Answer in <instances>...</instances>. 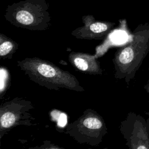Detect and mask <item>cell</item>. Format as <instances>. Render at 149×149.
I'll use <instances>...</instances> for the list:
<instances>
[{"label": "cell", "instance_id": "obj_5", "mask_svg": "<svg viewBox=\"0 0 149 149\" xmlns=\"http://www.w3.org/2000/svg\"><path fill=\"white\" fill-rule=\"evenodd\" d=\"M120 130L125 139L126 145L131 148H148L144 141V126L139 116L130 112L125 120L121 122Z\"/></svg>", "mask_w": 149, "mask_h": 149}, {"label": "cell", "instance_id": "obj_2", "mask_svg": "<svg viewBox=\"0 0 149 149\" xmlns=\"http://www.w3.org/2000/svg\"><path fill=\"white\" fill-rule=\"evenodd\" d=\"M149 51V24L140 26L134 32L132 40L115 52L112 62L114 76L116 79H124L128 84Z\"/></svg>", "mask_w": 149, "mask_h": 149}, {"label": "cell", "instance_id": "obj_8", "mask_svg": "<svg viewBox=\"0 0 149 149\" xmlns=\"http://www.w3.org/2000/svg\"><path fill=\"white\" fill-rule=\"evenodd\" d=\"M19 47V44L3 34H0V57L1 59H12Z\"/></svg>", "mask_w": 149, "mask_h": 149}, {"label": "cell", "instance_id": "obj_3", "mask_svg": "<svg viewBox=\"0 0 149 149\" xmlns=\"http://www.w3.org/2000/svg\"><path fill=\"white\" fill-rule=\"evenodd\" d=\"M65 133L79 144L98 146L108 133L102 116L96 111L88 108L75 120L67 124Z\"/></svg>", "mask_w": 149, "mask_h": 149}, {"label": "cell", "instance_id": "obj_6", "mask_svg": "<svg viewBox=\"0 0 149 149\" xmlns=\"http://www.w3.org/2000/svg\"><path fill=\"white\" fill-rule=\"evenodd\" d=\"M68 61L74 69L83 73L102 75L103 70L101 68L98 57L95 55L72 51L68 56Z\"/></svg>", "mask_w": 149, "mask_h": 149}, {"label": "cell", "instance_id": "obj_9", "mask_svg": "<svg viewBox=\"0 0 149 149\" xmlns=\"http://www.w3.org/2000/svg\"><path fill=\"white\" fill-rule=\"evenodd\" d=\"M44 144H42V146H41L40 147H33V148H45V149H48V148H60L61 147L55 145L54 144H52L51 143V141H48V140H45L43 141Z\"/></svg>", "mask_w": 149, "mask_h": 149}, {"label": "cell", "instance_id": "obj_1", "mask_svg": "<svg viewBox=\"0 0 149 149\" xmlns=\"http://www.w3.org/2000/svg\"><path fill=\"white\" fill-rule=\"evenodd\" d=\"M17 66L30 80L49 90L84 91V87L73 74L48 60L37 57L26 58L17 61Z\"/></svg>", "mask_w": 149, "mask_h": 149}, {"label": "cell", "instance_id": "obj_4", "mask_svg": "<svg viewBox=\"0 0 149 149\" xmlns=\"http://www.w3.org/2000/svg\"><path fill=\"white\" fill-rule=\"evenodd\" d=\"M34 108L32 102L23 98L15 97L0 105V139L18 126H31L35 118L30 113Z\"/></svg>", "mask_w": 149, "mask_h": 149}, {"label": "cell", "instance_id": "obj_7", "mask_svg": "<svg viewBox=\"0 0 149 149\" xmlns=\"http://www.w3.org/2000/svg\"><path fill=\"white\" fill-rule=\"evenodd\" d=\"M112 24L100 22L88 23L72 31V35L78 39L102 40L109 33Z\"/></svg>", "mask_w": 149, "mask_h": 149}, {"label": "cell", "instance_id": "obj_10", "mask_svg": "<svg viewBox=\"0 0 149 149\" xmlns=\"http://www.w3.org/2000/svg\"><path fill=\"white\" fill-rule=\"evenodd\" d=\"M146 89L147 90V91L149 93V83L148 84H147L146 87Z\"/></svg>", "mask_w": 149, "mask_h": 149}]
</instances>
